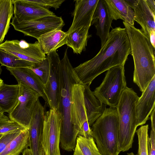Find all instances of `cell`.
Masks as SVG:
<instances>
[{
	"label": "cell",
	"mask_w": 155,
	"mask_h": 155,
	"mask_svg": "<svg viewBox=\"0 0 155 155\" xmlns=\"http://www.w3.org/2000/svg\"><path fill=\"white\" fill-rule=\"evenodd\" d=\"M18 84H4L0 88V109L4 113L9 114L16 105L18 96Z\"/></svg>",
	"instance_id": "603a6c76"
},
{
	"label": "cell",
	"mask_w": 155,
	"mask_h": 155,
	"mask_svg": "<svg viewBox=\"0 0 155 155\" xmlns=\"http://www.w3.org/2000/svg\"><path fill=\"white\" fill-rule=\"evenodd\" d=\"M127 155H135L134 153L133 152H130V153H127Z\"/></svg>",
	"instance_id": "ab89813d"
},
{
	"label": "cell",
	"mask_w": 155,
	"mask_h": 155,
	"mask_svg": "<svg viewBox=\"0 0 155 155\" xmlns=\"http://www.w3.org/2000/svg\"><path fill=\"white\" fill-rule=\"evenodd\" d=\"M8 118L9 117L4 115V113L0 109V120L6 119Z\"/></svg>",
	"instance_id": "8d00e7d4"
},
{
	"label": "cell",
	"mask_w": 155,
	"mask_h": 155,
	"mask_svg": "<svg viewBox=\"0 0 155 155\" xmlns=\"http://www.w3.org/2000/svg\"><path fill=\"white\" fill-rule=\"evenodd\" d=\"M83 84L84 87L83 92L84 104L88 121L91 127L104 113L106 105L95 97L90 86Z\"/></svg>",
	"instance_id": "44dd1931"
},
{
	"label": "cell",
	"mask_w": 155,
	"mask_h": 155,
	"mask_svg": "<svg viewBox=\"0 0 155 155\" xmlns=\"http://www.w3.org/2000/svg\"><path fill=\"white\" fill-rule=\"evenodd\" d=\"M155 108H154L152 111L151 114L150 119L151 121V130L155 132Z\"/></svg>",
	"instance_id": "e575fe53"
},
{
	"label": "cell",
	"mask_w": 155,
	"mask_h": 155,
	"mask_svg": "<svg viewBox=\"0 0 155 155\" xmlns=\"http://www.w3.org/2000/svg\"><path fill=\"white\" fill-rule=\"evenodd\" d=\"M139 97L132 88L127 87L116 107L118 118L120 153L127 151L132 147L137 127L135 107Z\"/></svg>",
	"instance_id": "5b68a950"
},
{
	"label": "cell",
	"mask_w": 155,
	"mask_h": 155,
	"mask_svg": "<svg viewBox=\"0 0 155 155\" xmlns=\"http://www.w3.org/2000/svg\"><path fill=\"white\" fill-rule=\"evenodd\" d=\"M92 137L102 155H118V118L116 107L106 108L92 125Z\"/></svg>",
	"instance_id": "277c9868"
},
{
	"label": "cell",
	"mask_w": 155,
	"mask_h": 155,
	"mask_svg": "<svg viewBox=\"0 0 155 155\" xmlns=\"http://www.w3.org/2000/svg\"><path fill=\"white\" fill-rule=\"evenodd\" d=\"M17 81L18 84H24L37 92L48 105L43 84L39 77L31 69L26 68H13L6 67Z\"/></svg>",
	"instance_id": "d6986e66"
},
{
	"label": "cell",
	"mask_w": 155,
	"mask_h": 155,
	"mask_svg": "<svg viewBox=\"0 0 155 155\" xmlns=\"http://www.w3.org/2000/svg\"><path fill=\"white\" fill-rule=\"evenodd\" d=\"M113 19L105 0H99L93 16L91 25L94 24L96 34L100 38L101 47L106 42Z\"/></svg>",
	"instance_id": "e0dca14e"
},
{
	"label": "cell",
	"mask_w": 155,
	"mask_h": 155,
	"mask_svg": "<svg viewBox=\"0 0 155 155\" xmlns=\"http://www.w3.org/2000/svg\"><path fill=\"white\" fill-rule=\"evenodd\" d=\"M130 54V43L125 29L116 27L110 32L106 42L98 53L74 70L81 83L90 86L93 80L104 72L124 65Z\"/></svg>",
	"instance_id": "6da1fadb"
},
{
	"label": "cell",
	"mask_w": 155,
	"mask_h": 155,
	"mask_svg": "<svg viewBox=\"0 0 155 155\" xmlns=\"http://www.w3.org/2000/svg\"><path fill=\"white\" fill-rule=\"evenodd\" d=\"M155 76L139 97L135 105L137 125L145 124L155 108Z\"/></svg>",
	"instance_id": "9a60e30c"
},
{
	"label": "cell",
	"mask_w": 155,
	"mask_h": 155,
	"mask_svg": "<svg viewBox=\"0 0 155 155\" xmlns=\"http://www.w3.org/2000/svg\"><path fill=\"white\" fill-rule=\"evenodd\" d=\"M2 71V68H1V66L0 65V75L1 74Z\"/></svg>",
	"instance_id": "60d3db41"
},
{
	"label": "cell",
	"mask_w": 155,
	"mask_h": 155,
	"mask_svg": "<svg viewBox=\"0 0 155 155\" xmlns=\"http://www.w3.org/2000/svg\"><path fill=\"white\" fill-rule=\"evenodd\" d=\"M13 14L12 0H0V45L8 31Z\"/></svg>",
	"instance_id": "d4e9b609"
},
{
	"label": "cell",
	"mask_w": 155,
	"mask_h": 155,
	"mask_svg": "<svg viewBox=\"0 0 155 155\" xmlns=\"http://www.w3.org/2000/svg\"><path fill=\"white\" fill-rule=\"evenodd\" d=\"M130 43L134 69L133 82L143 92L155 76V49L141 29L124 21Z\"/></svg>",
	"instance_id": "3957f363"
},
{
	"label": "cell",
	"mask_w": 155,
	"mask_h": 155,
	"mask_svg": "<svg viewBox=\"0 0 155 155\" xmlns=\"http://www.w3.org/2000/svg\"><path fill=\"white\" fill-rule=\"evenodd\" d=\"M45 112L44 107L38 99L35 105L28 129L29 147L32 155H40L42 149L41 139Z\"/></svg>",
	"instance_id": "4fadbf2b"
},
{
	"label": "cell",
	"mask_w": 155,
	"mask_h": 155,
	"mask_svg": "<svg viewBox=\"0 0 155 155\" xmlns=\"http://www.w3.org/2000/svg\"><path fill=\"white\" fill-rule=\"evenodd\" d=\"M10 24L15 30L22 33L25 36L37 39L51 31L61 29L64 23L61 17L54 15L28 21H19L13 17Z\"/></svg>",
	"instance_id": "9c48e42d"
},
{
	"label": "cell",
	"mask_w": 155,
	"mask_h": 155,
	"mask_svg": "<svg viewBox=\"0 0 155 155\" xmlns=\"http://www.w3.org/2000/svg\"><path fill=\"white\" fill-rule=\"evenodd\" d=\"M14 17L19 21H31L55 15L48 9L42 7L29 0H12Z\"/></svg>",
	"instance_id": "2e32d148"
},
{
	"label": "cell",
	"mask_w": 155,
	"mask_h": 155,
	"mask_svg": "<svg viewBox=\"0 0 155 155\" xmlns=\"http://www.w3.org/2000/svg\"><path fill=\"white\" fill-rule=\"evenodd\" d=\"M35 64L21 59L0 49V64L1 66L13 68H30L33 66Z\"/></svg>",
	"instance_id": "83f0119b"
},
{
	"label": "cell",
	"mask_w": 155,
	"mask_h": 155,
	"mask_svg": "<svg viewBox=\"0 0 155 155\" xmlns=\"http://www.w3.org/2000/svg\"><path fill=\"white\" fill-rule=\"evenodd\" d=\"M149 139V155H155V132L151 130Z\"/></svg>",
	"instance_id": "836d02e7"
},
{
	"label": "cell",
	"mask_w": 155,
	"mask_h": 155,
	"mask_svg": "<svg viewBox=\"0 0 155 155\" xmlns=\"http://www.w3.org/2000/svg\"><path fill=\"white\" fill-rule=\"evenodd\" d=\"M124 71V65L108 70L102 82L93 92L95 97L104 104L116 108L127 87Z\"/></svg>",
	"instance_id": "8992f818"
},
{
	"label": "cell",
	"mask_w": 155,
	"mask_h": 155,
	"mask_svg": "<svg viewBox=\"0 0 155 155\" xmlns=\"http://www.w3.org/2000/svg\"><path fill=\"white\" fill-rule=\"evenodd\" d=\"M52 52L46 55L41 62L35 63L31 70L40 78L44 87L47 83L49 75Z\"/></svg>",
	"instance_id": "f1b7e54d"
},
{
	"label": "cell",
	"mask_w": 155,
	"mask_h": 155,
	"mask_svg": "<svg viewBox=\"0 0 155 155\" xmlns=\"http://www.w3.org/2000/svg\"><path fill=\"white\" fill-rule=\"evenodd\" d=\"M113 20L120 19L130 25H134V13L125 0H105Z\"/></svg>",
	"instance_id": "7402d4cb"
},
{
	"label": "cell",
	"mask_w": 155,
	"mask_h": 155,
	"mask_svg": "<svg viewBox=\"0 0 155 155\" xmlns=\"http://www.w3.org/2000/svg\"><path fill=\"white\" fill-rule=\"evenodd\" d=\"M4 84V82L0 78V88Z\"/></svg>",
	"instance_id": "74e56055"
},
{
	"label": "cell",
	"mask_w": 155,
	"mask_h": 155,
	"mask_svg": "<svg viewBox=\"0 0 155 155\" xmlns=\"http://www.w3.org/2000/svg\"><path fill=\"white\" fill-rule=\"evenodd\" d=\"M148 124L141 126L136 133L138 139V147L137 155H149V147L150 145L148 134Z\"/></svg>",
	"instance_id": "f546056e"
},
{
	"label": "cell",
	"mask_w": 155,
	"mask_h": 155,
	"mask_svg": "<svg viewBox=\"0 0 155 155\" xmlns=\"http://www.w3.org/2000/svg\"><path fill=\"white\" fill-rule=\"evenodd\" d=\"M99 0H75L72 24L66 32L69 34L83 27L90 28Z\"/></svg>",
	"instance_id": "5bb4252c"
},
{
	"label": "cell",
	"mask_w": 155,
	"mask_h": 155,
	"mask_svg": "<svg viewBox=\"0 0 155 155\" xmlns=\"http://www.w3.org/2000/svg\"><path fill=\"white\" fill-rule=\"evenodd\" d=\"M61 118L57 109L45 112L41 137L42 148L45 155H61L59 148Z\"/></svg>",
	"instance_id": "52a82bcc"
},
{
	"label": "cell",
	"mask_w": 155,
	"mask_h": 155,
	"mask_svg": "<svg viewBox=\"0 0 155 155\" xmlns=\"http://www.w3.org/2000/svg\"><path fill=\"white\" fill-rule=\"evenodd\" d=\"M67 35L66 32L61 29H55L41 35L37 39L42 52L47 54L66 45Z\"/></svg>",
	"instance_id": "ffe728a7"
},
{
	"label": "cell",
	"mask_w": 155,
	"mask_h": 155,
	"mask_svg": "<svg viewBox=\"0 0 155 155\" xmlns=\"http://www.w3.org/2000/svg\"><path fill=\"white\" fill-rule=\"evenodd\" d=\"M18 84L19 92L17 102L8 114L9 117L28 129L35 105L40 96L30 87L21 83Z\"/></svg>",
	"instance_id": "ba28073f"
},
{
	"label": "cell",
	"mask_w": 155,
	"mask_h": 155,
	"mask_svg": "<svg viewBox=\"0 0 155 155\" xmlns=\"http://www.w3.org/2000/svg\"><path fill=\"white\" fill-rule=\"evenodd\" d=\"M30 1L38 5L48 9L53 8L55 9L59 8L63 3L64 0H31Z\"/></svg>",
	"instance_id": "1f68e13d"
},
{
	"label": "cell",
	"mask_w": 155,
	"mask_h": 155,
	"mask_svg": "<svg viewBox=\"0 0 155 155\" xmlns=\"http://www.w3.org/2000/svg\"><path fill=\"white\" fill-rule=\"evenodd\" d=\"M3 135L0 134V138Z\"/></svg>",
	"instance_id": "b9f144b4"
},
{
	"label": "cell",
	"mask_w": 155,
	"mask_h": 155,
	"mask_svg": "<svg viewBox=\"0 0 155 155\" xmlns=\"http://www.w3.org/2000/svg\"><path fill=\"white\" fill-rule=\"evenodd\" d=\"M27 129L9 118L0 121V134L20 133Z\"/></svg>",
	"instance_id": "4dcf8cb0"
},
{
	"label": "cell",
	"mask_w": 155,
	"mask_h": 155,
	"mask_svg": "<svg viewBox=\"0 0 155 155\" xmlns=\"http://www.w3.org/2000/svg\"><path fill=\"white\" fill-rule=\"evenodd\" d=\"M68 48L58 66V90L57 110L61 118L60 144L68 151L74 150L78 132L76 129L72 117L73 85L81 83L69 59Z\"/></svg>",
	"instance_id": "7a4b0ae2"
},
{
	"label": "cell",
	"mask_w": 155,
	"mask_h": 155,
	"mask_svg": "<svg viewBox=\"0 0 155 155\" xmlns=\"http://www.w3.org/2000/svg\"><path fill=\"white\" fill-rule=\"evenodd\" d=\"M1 120L0 121H1Z\"/></svg>",
	"instance_id": "7bdbcfd3"
},
{
	"label": "cell",
	"mask_w": 155,
	"mask_h": 155,
	"mask_svg": "<svg viewBox=\"0 0 155 155\" xmlns=\"http://www.w3.org/2000/svg\"><path fill=\"white\" fill-rule=\"evenodd\" d=\"M125 0L134 10L135 21L140 25L141 30L155 49V11L151 9L146 0Z\"/></svg>",
	"instance_id": "7c38bea8"
},
{
	"label": "cell",
	"mask_w": 155,
	"mask_h": 155,
	"mask_svg": "<svg viewBox=\"0 0 155 155\" xmlns=\"http://www.w3.org/2000/svg\"><path fill=\"white\" fill-rule=\"evenodd\" d=\"M40 155H45L43 151L42 150H41Z\"/></svg>",
	"instance_id": "f35d334b"
},
{
	"label": "cell",
	"mask_w": 155,
	"mask_h": 155,
	"mask_svg": "<svg viewBox=\"0 0 155 155\" xmlns=\"http://www.w3.org/2000/svg\"><path fill=\"white\" fill-rule=\"evenodd\" d=\"M0 49L21 59L35 63L41 62L46 56L38 41L31 43L24 40H6L0 45Z\"/></svg>",
	"instance_id": "8fae6325"
},
{
	"label": "cell",
	"mask_w": 155,
	"mask_h": 155,
	"mask_svg": "<svg viewBox=\"0 0 155 155\" xmlns=\"http://www.w3.org/2000/svg\"><path fill=\"white\" fill-rule=\"evenodd\" d=\"M84 89L82 83L75 84L73 85L72 117L74 125L78 132V136L88 138L92 137V131L88 124L84 104Z\"/></svg>",
	"instance_id": "30bf717a"
},
{
	"label": "cell",
	"mask_w": 155,
	"mask_h": 155,
	"mask_svg": "<svg viewBox=\"0 0 155 155\" xmlns=\"http://www.w3.org/2000/svg\"><path fill=\"white\" fill-rule=\"evenodd\" d=\"M60 61L56 51L52 52L48 79L44 87L50 109H57V107L59 85L58 68Z\"/></svg>",
	"instance_id": "ac0fdd59"
},
{
	"label": "cell",
	"mask_w": 155,
	"mask_h": 155,
	"mask_svg": "<svg viewBox=\"0 0 155 155\" xmlns=\"http://www.w3.org/2000/svg\"><path fill=\"white\" fill-rule=\"evenodd\" d=\"M90 28L83 27L67 34L66 45L71 48L74 53L81 54L86 49L88 38L90 37Z\"/></svg>",
	"instance_id": "cb8c5ba5"
},
{
	"label": "cell",
	"mask_w": 155,
	"mask_h": 155,
	"mask_svg": "<svg viewBox=\"0 0 155 155\" xmlns=\"http://www.w3.org/2000/svg\"><path fill=\"white\" fill-rule=\"evenodd\" d=\"M29 146L28 129L12 140L0 155H19Z\"/></svg>",
	"instance_id": "484cf974"
},
{
	"label": "cell",
	"mask_w": 155,
	"mask_h": 155,
	"mask_svg": "<svg viewBox=\"0 0 155 155\" xmlns=\"http://www.w3.org/2000/svg\"><path fill=\"white\" fill-rule=\"evenodd\" d=\"M73 155H102L92 137L78 136Z\"/></svg>",
	"instance_id": "4316f807"
},
{
	"label": "cell",
	"mask_w": 155,
	"mask_h": 155,
	"mask_svg": "<svg viewBox=\"0 0 155 155\" xmlns=\"http://www.w3.org/2000/svg\"><path fill=\"white\" fill-rule=\"evenodd\" d=\"M20 133L4 135L1 137L0 138V154L5 149L10 142Z\"/></svg>",
	"instance_id": "d6a6232c"
},
{
	"label": "cell",
	"mask_w": 155,
	"mask_h": 155,
	"mask_svg": "<svg viewBox=\"0 0 155 155\" xmlns=\"http://www.w3.org/2000/svg\"><path fill=\"white\" fill-rule=\"evenodd\" d=\"M22 155H32V154L30 149L27 148L24 150L22 152Z\"/></svg>",
	"instance_id": "d590c367"
}]
</instances>
